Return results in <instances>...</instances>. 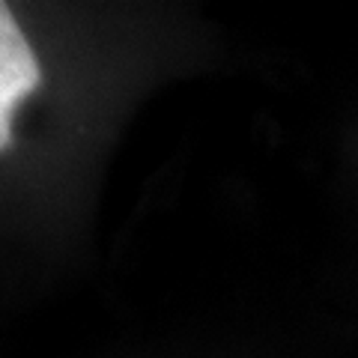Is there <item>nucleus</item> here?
Wrapping results in <instances>:
<instances>
[{
	"label": "nucleus",
	"mask_w": 358,
	"mask_h": 358,
	"mask_svg": "<svg viewBox=\"0 0 358 358\" xmlns=\"http://www.w3.org/2000/svg\"><path fill=\"white\" fill-rule=\"evenodd\" d=\"M42 72L9 6H0V147L13 143V117L39 87Z\"/></svg>",
	"instance_id": "1"
}]
</instances>
